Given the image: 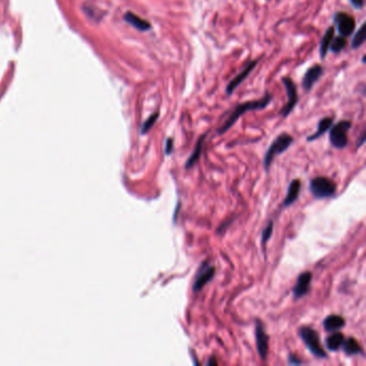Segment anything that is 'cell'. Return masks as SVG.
Wrapping results in <instances>:
<instances>
[{
	"instance_id": "1",
	"label": "cell",
	"mask_w": 366,
	"mask_h": 366,
	"mask_svg": "<svg viewBox=\"0 0 366 366\" xmlns=\"http://www.w3.org/2000/svg\"><path fill=\"white\" fill-rule=\"evenodd\" d=\"M272 100H273V95L267 94L261 99L252 100V101H247L245 103H242L240 105H237V107L234 110H233V112L231 113L229 117L227 118V120L225 121L224 125L219 127L218 130H217V134H218V135L226 134V132L236 123L237 119L240 118L243 114H245L246 112H249V111L263 110V109L268 107Z\"/></svg>"
},
{
	"instance_id": "2",
	"label": "cell",
	"mask_w": 366,
	"mask_h": 366,
	"mask_svg": "<svg viewBox=\"0 0 366 366\" xmlns=\"http://www.w3.org/2000/svg\"><path fill=\"white\" fill-rule=\"evenodd\" d=\"M293 143V137L288 134L279 135L276 139L273 141L272 144L268 148L265 156L263 158V167L265 171H269L270 166L272 164L274 158L285 153Z\"/></svg>"
},
{
	"instance_id": "3",
	"label": "cell",
	"mask_w": 366,
	"mask_h": 366,
	"mask_svg": "<svg viewBox=\"0 0 366 366\" xmlns=\"http://www.w3.org/2000/svg\"><path fill=\"white\" fill-rule=\"evenodd\" d=\"M299 334L302 338V341L304 342L305 346L308 348L311 354H314L315 357L320 359H326L327 353L325 349L321 346L320 338L318 335L317 331L309 327H302L299 330Z\"/></svg>"
},
{
	"instance_id": "4",
	"label": "cell",
	"mask_w": 366,
	"mask_h": 366,
	"mask_svg": "<svg viewBox=\"0 0 366 366\" xmlns=\"http://www.w3.org/2000/svg\"><path fill=\"white\" fill-rule=\"evenodd\" d=\"M309 190L316 199L330 198L336 193V184L328 177L318 176L310 180Z\"/></svg>"
},
{
	"instance_id": "5",
	"label": "cell",
	"mask_w": 366,
	"mask_h": 366,
	"mask_svg": "<svg viewBox=\"0 0 366 366\" xmlns=\"http://www.w3.org/2000/svg\"><path fill=\"white\" fill-rule=\"evenodd\" d=\"M351 128V121L342 120L334 125L330 130V143L332 146L342 150L348 145V131Z\"/></svg>"
},
{
	"instance_id": "6",
	"label": "cell",
	"mask_w": 366,
	"mask_h": 366,
	"mask_svg": "<svg viewBox=\"0 0 366 366\" xmlns=\"http://www.w3.org/2000/svg\"><path fill=\"white\" fill-rule=\"evenodd\" d=\"M214 275L215 268L212 267L208 262H202L194 277V283L193 286V292H200L214 278Z\"/></svg>"
},
{
	"instance_id": "7",
	"label": "cell",
	"mask_w": 366,
	"mask_h": 366,
	"mask_svg": "<svg viewBox=\"0 0 366 366\" xmlns=\"http://www.w3.org/2000/svg\"><path fill=\"white\" fill-rule=\"evenodd\" d=\"M283 83L285 85L286 93H287L288 102L287 104H286L284 110L282 111V114L284 117H287V116L292 112V110L295 108V105L298 104V101H299L298 89H296L294 82L290 77H283Z\"/></svg>"
},
{
	"instance_id": "8",
	"label": "cell",
	"mask_w": 366,
	"mask_h": 366,
	"mask_svg": "<svg viewBox=\"0 0 366 366\" xmlns=\"http://www.w3.org/2000/svg\"><path fill=\"white\" fill-rule=\"evenodd\" d=\"M334 23H335L339 36H343L345 38L351 36L355 28L354 19L347 13L338 12L334 15Z\"/></svg>"
},
{
	"instance_id": "9",
	"label": "cell",
	"mask_w": 366,
	"mask_h": 366,
	"mask_svg": "<svg viewBox=\"0 0 366 366\" xmlns=\"http://www.w3.org/2000/svg\"><path fill=\"white\" fill-rule=\"evenodd\" d=\"M254 331H256V343L258 353L262 360H267L269 352V336L267 332H265L263 323L260 320H257L256 330Z\"/></svg>"
},
{
	"instance_id": "10",
	"label": "cell",
	"mask_w": 366,
	"mask_h": 366,
	"mask_svg": "<svg viewBox=\"0 0 366 366\" xmlns=\"http://www.w3.org/2000/svg\"><path fill=\"white\" fill-rule=\"evenodd\" d=\"M257 63H258V60H251L250 62H248L246 67L243 69V70L237 74V76L232 79V81L228 84V86L226 88V93L227 95H232L233 93H234V90L240 86V85L245 81V79L249 77V74H250L253 70L254 68L257 67Z\"/></svg>"
},
{
	"instance_id": "11",
	"label": "cell",
	"mask_w": 366,
	"mask_h": 366,
	"mask_svg": "<svg viewBox=\"0 0 366 366\" xmlns=\"http://www.w3.org/2000/svg\"><path fill=\"white\" fill-rule=\"evenodd\" d=\"M311 278H312V274L308 272V270L300 274V276L298 277V279H296V284L293 287V296L295 300L303 298L304 295L308 293Z\"/></svg>"
},
{
	"instance_id": "12",
	"label": "cell",
	"mask_w": 366,
	"mask_h": 366,
	"mask_svg": "<svg viewBox=\"0 0 366 366\" xmlns=\"http://www.w3.org/2000/svg\"><path fill=\"white\" fill-rule=\"evenodd\" d=\"M322 74L323 68L320 65H314L310 67L304 74L303 79H302V86H303L306 92H309V90L314 87V85L318 82V79L320 78Z\"/></svg>"
},
{
	"instance_id": "13",
	"label": "cell",
	"mask_w": 366,
	"mask_h": 366,
	"mask_svg": "<svg viewBox=\"0 0 366 366\" xmlns=\"http://www.w3.org/2000/svg\"><path fill=\"white\" fill-rule=\"evenodd\" d=\"M343 351L348 357H353V355H363L364 351L363 348L361 347V345L358 343V341L353 337H349L348 339H344L343 342Z\"/></svg>"
},
{
	"instance_id": "14",
	"label": "cell",
	"mask_w": 366,
	"mask_h": 366,
	"mask_svg": "<svg viewBox=\"0 0 366 366\" xmlns=\"http://www.w3.org/2000/svg\"><path fill=\"white\" fill-rule=\"evenodd\" d=\"M300 192H301V180L300 179H293L289 185L287 195H286V198L284 200L283 205L285 206V208L292 205L295 202V201L298 200Z\"/></svg>"
},
{
	"instance_id": "15",
	"label": "cell",
	"mask_w": 366,
	"mask_h": 366,
	"mask_svg": "<svg viewBox=\"0 0 366 366\" xmlns=\"http://www.w3.org/2000/svg\"><path fill=\"white\" fill-rule=\"evenodd\" d=\"M127 23H129L132 27L140 31H147L152 28V25L147 20L143 19L132 12H127L124 17Z\"/></svg>"
},
{
	"instance_id": "16",
	"label": "cell",
	"mask_w": 366,
	"mask_h": 366,
	"mask_svg": "<svg viewBox=\"0 0 366 366\" xmlns=\"http://www.w3.org/2000/svg\"><path fill=\"white\" fill-rule=\"evenodd\" d=\"M345 326V319L339 315H330L323 320V327L327 332H335Z\"/></svg>"
},
{
	"instance_id": "17",
	"label": "cell",
	"mask_w": 366,
	"mask_h": 366,
	"mask_svg": "<svg viewBox=\"0 0 366 366\" xmlns=\"http://www.w3.org/2000/svg\"><path fill=\"white\" fill-rule=\"evenodd\" d=\"M334 27L333 26H330L326 31V34L323 35V38L321 39V42H320V57L321 59H325L327 54V51L330 50V45L332 43V40L334 38Z\"/></svg>"
},
{
	"instance_id": "18",
	"label": "cell",
	"mask_w": 366,
	"mask_h": 366,
	"mask_svg": "<svg viewBox=\"0 0 366 366\" xmlns=\"http://www.w3.org/2000/svg\"><path fill=\"white\" fill-rule=\"evenodd\" d=\"M333 125V118L332 117H325L320 119L319 124H318V129L315 132L314 135H311L310 136L307 137V141H315L317 139H319L321 135H323L326 132L331 128Z\"/></svg>"
},
{
	"instance_id": "19",
	"label": "cell",
	"mask_w": 366,
	"mask_h": 366,
	"mask_svg": "<svg viewBox=\"0 0 366 366\" xmlns=\"http://www.w3.org/2000/svg\"><path fill=\"white\" fill-rule=\"evenodd\" d=\"M344 339H345V337L341 332H336V331L332 332L331 335L328 336L327 338V341H326L327 348L330 350V351H333V352L337 351V350L342 347Z\"/></svg>"
},
{
	"instance_id": "20",
	"label": "cell",
	"mask_w": 366,
	"mask_h": 366,
	"mask_svg": "<svg viewBox=\"0 0 366 366\" xmlns=\"http://www.w3.org/2000/svg\"><path fill=\"white\" fill-rule=\"evenodd\" d=\"M205 136H206V135H202L199 139V141L197 143V145H195V148L193 150V154L188 158V160H187L186 164H185V169H187V170L192 169L194 166V163L199 160V158L201 156V153H202V145H203V142H204Z\"/></svg>"
},
{
	"instance_id": "21",
	"label": "cell",
	"mask_w": 366,
	"mask_h": 366,
	"mask_svg": "<svg viewBox=\"0 0 366 366\" xmlns=\"http://www.w3.org/2000/svg\"><path fill=\"white\" fill-rule=\"evenodd\" d=\"M366 39V25L365 23L361 25V27L359 30L355 33L353 39L351 41V47L352 49H358L361 45H362Z\"/></svg>"
},
{
	"instance_id": "22",
	"label": "cell",
	"mask_w": 366,
	"mask_h": 366,
	"mask_svg": "<svg viewBox=\"0 0 366 366\" xmlns=\"http://www.w3.org/2000/svg\"><path fill=\"white\" fill-rule=\"evenodd\" d=\"M347 45V40L343 36H338L336 38H333L332 43L330 45V50L337 54V53L342 52Z\"/></svg>"
},
{
	"instance_id": "23",
	"label": "cell",
	"mask_w": 366,
	"mask_h": 366,
	"mask_svg": "<svg viewBox=\"0 0 366 366\" xmlns=\"http://www.w3.org/2000/svg\"><path fill=\"white\" fill-rule=\"evenodd\" d=\"M158 117H159V113H155V114L151 115L150 117H148V118L144 121V124L142 125L141 134H142V135L147 134V132L152 129V127H153L154 125H155V123L157 121Z\"/></svg>"
},
{
	"instance_id": "24",
	"label": "cell",
	"mask_w": 366,
	"mask_h": 366,
	"mask_svg": "<svg viewBox=\"0 0 366 366\" xmlns=\"http://www.w3.org/2000/svg\"><path fill=\"white\" fill-rule=\"evenodd\" d=\"M273 221H270L268 226L264 228V230L262 231V245L265 246L267 245V243L270 241V238L272 237V234H273Z\"/></svg>"
},
{
	"instance_id": "25",
	"label": "cell",
	"mask_w": 366,
	"mask_h": 366,
	"mask_svg": "<svg viewBox=\"0 0 366 366\" xmlns=\"http://www.w3.org/2000/svg\"><path fill=\"white\" fill-rule=\"evenodd\" d=\"M173 152V139L172 137H168L166 142V155H171Z\"/></svg>"
},
{
	"instance_id": "26",
	"label": "cell",
	"mask_w": 366,
	"mask_h": 366,
	"mask_svg": "<svg viewBox=\"0 0 366 366\" xmlns=\"http://www.w3.org/2000/svg\"><path fill=\"white\" fill-rule=\"evenodd\" d=\"M350 2H351L352 6L358 10L364 8V0H350Z\"/></svg>"
},
{
	"instance_id": "27",
	"label": "cell",
	"mask_w": 366,
	"mask_h": 366,
	"mask_svg": "<svg viewBox=\"0 0 366 366\" xmlns=\"http://www.w3.org/2000/svg\"><path fill=\"white\" fill-rule=\"evenodd\" d=\"M289 363L294 364V365H300V364H302V361H300L298 358L294 357V355L290 354L289 355Z\"/></svg>"
},
{
	"instance_id": "28",
	"label": "cell",
	"mask_w": 366,
	"mask_h": 366,
	"mask_svg": "<svg viewBox=\"0 0 366 366\" xmlns=\"http://www.w3.org/2000/svg\"><path fill=\"white\" fill-rule=\"evenodd\" d=\"M364 142H365V131L362 132V135H361V136H360V140L357 142V147L360 148L361 146L364 144Z\"/></svg>"
},
{
	"instance_id": "29",
	"label": "cell",
	"mask_w": 366,
	"mask_h": 366,
	"mask_svg": "<svg viewBox=\"0 0 366 366\" xmlns=\"http://www.w3.org/2000/svg\"><path fill=\"white\" fill-rule=\"evenodd\" d=\"M211 364H213V365H217V362H216V360H215V358H211V359L209 360V362H208V365L210 366Z\"/></svg>"
},
{
	"instance_id": "30",
	"label": "cell",
	"mask_w": 366,
	"mask_h": 366,
	"mask_svg": "<svg viewBox=\"0 0 366 366\" xmlns=\"http://www.w3.org/2000/svg\"><path fill=\"white\" fill-rule=\"evenodd\" d=\"M362 62L365 63V56H363V58H362Z\"/></svg>"
}]
</instances>
